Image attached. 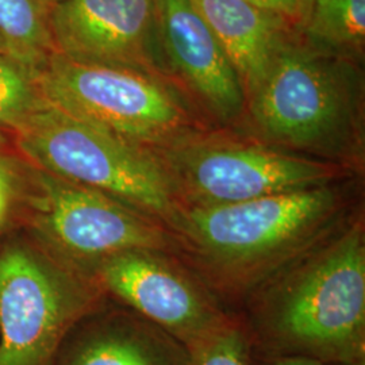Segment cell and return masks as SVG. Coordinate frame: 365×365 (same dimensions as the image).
Returning a JSON list of instances; mask_svg holds the SVG:
<instances>
[{
    "mask_svg": "<svg viewBox=\"0 0 365 365\" xmlns=\"http://www.w3.org/2000/svg\"><path fill=\"white\" fill-rule=\"evenodd\" d=\"M253 357L365 361V222L360 209L247 298Z\"/></svg>",
    "mask_w": 365,
    "mask_h": 365,
    "instance_id": "6da1fadb",
    "label": "cell"
},
{
    "mask_svg": "<svg viewBox=\"0 0 365 365\" xmlns=\"http://www.w3.org/2000/svg\"><path fill=\"white\" fill-rule=\"evenodd\" d=\"M351 180L242 203L180 210L176 256L220 300H245L351 215Z\"/></svg>",
    "mask_w": 365,
    "mask_h": 365,
    "instance_id": "7a4b0ae2",
    "label": "cell"
},
{
    "mask_svg": "<svg viewBox=\"0 0 365 365\" xmlns=\"http://www.w3.org/2000/svg\"><path fill=\"white\" fill-rule=\"evenodd\" d=\"M364 90L361 60L313 43L302 29H295L260 84L247 95L235 129L264 144L360 175Z\"/></svg>",
    "mask_w": 365,
    "mask_h": 365,
    "instance_id": "3957f363",
    "label": "cell"
},
{
    "mask_svg": "<svg viewBox=\"0 0 365 365\" xmlns=\"http://www.w3.org/2000/svg\"><path fill=\"white\" fill-rule=\"evenodd\" d=\"M152 152L180 210L235 205L357 176L339 164L264 144L232 128L211 126Z\"/></svg>",
    "mask_w": 365,
    "mask_h": 365,
    "instance_id": "277c9868",
    "label": "cell"
},
{
    "mask_svg": "<svg viewBox=\"0 0 365 365\" xmlns=\"http://www.w3.org/2000/svg\"><path fill=\"white\" fill-rule=\"evenodd\" d=\"M45 103L149 150L211 128L170 78L81 66L53 53L36 75Z\"/></svg>",
    "mask_w": 365,
    "mask_h": 365,
    "instance_id": "5b68a950",
    "label": "cell"
},
{
    "mask_svg": "<svg viewBox=\"0 0 365 365\" xmlns=\"http://www.w3.org/2000/svg\"><path fill=\"white\" fill-rule=\"evenodd\" d=\"M11 134L34 167L118 199L164 223L167 229L180 211L165 170L149 149L48 103Z\"/></svg>",
    "mask_w": 365,
    "mask_h": 365,
    "instance_id": "8992f818",
    "label": "cell"
},
{
    "mask_svg": "<svg viewBox=\"0 0 365 365\" xmlns=\"http://www.w3.org/2000/svg\"><path fill=\"white\" fill-rule=\"evenodd\" d=\"M95 280L25 232L0 245V365H54L69 331L101 309Z\"/></svg>",
    "mask_w": 365,
    "mask_h": 365,
    "instance_id": "52a82bcc",
    "label": "cell"
},
{
    "mask_svg": "<svg viewBox=\"0 0 365 365\" xmlns=\"http://www.w3.org/2000/svg\"><path fill=\"white\" fill-rule=\"evenodd\" d=\"M22 232L90 277L98 265L122 253L155 250L176 255L175 240L164 223L37 167L36 190Z\"/></svg>",
    "mask_w": 365,
    "mask_h": 365,
    "instance_id": "ba28073f",
    "label": "cell"
},
{
    "mask_svg": "<svg viewBox=\"0 0 365 365\" xmlns=\"http://www.w3.org/2000/svg\"><path fill=\"white\" fill-rule=\"evenodd\" d=\"M98 287L123 302L133 313L167 331L185 348L232 315L176 255L128 252L92 271Z\"/></svg>",
    "mask_w": 365,
    "mask_h": 365,
    "instance_id": "9c48e42d",
    "label": "cell"
},
{
    "mask_svg": "<svg viewBox=\"0 0 365 365\" xmlns=\"http://www.w3.org/2000/svg\"><path fill=\"white\" fill-rule=\"evenodd\" d=\"M48 25L53 52L72 63L172 80L155 0H57L49 7Z\"/></svg>",
    "mask_w": 365,
    "mask_h": 365,
    "instance_id": "30bf717a",
    "label": "cell"
},
{
    "mask_svg": "<svg viewBox=\"0 0 365 365\" xmlns=\"http://www.w3.org/2000/svg\"><path fill=\"white\" fill-rule=\"evenodd\" d=\"M170 78L215 128L238 125L245 92L235 68L191 0H155Z\"/></svg>",
    "mask_w": 365,
    "mask_h": 365,
    "instance_id": "8fae6325",
    "label": "cell"
},
{
    "mask_svg": "<svg viewBox=\"0 0 365 365\" xmlns=\"http://www.w3.org/2000/svg\"><path fill=\"white\" fill-rule=\"evenodd\" d=\"M54 365H190V354L141 315L102 306L69 331Z\"/></svg>",
    "mask_w": 365,
    "mask_h": 365,
    "instance_id": "7c38bea8",
    "label": "cell"
},
{
    "mask_svg": "<svg viewBox=\"0 0 365 365\" xmlns=\"http://www.w3.org/2000/svg\"><path fill=\"white\" fill-rule=\"evenodd\" d=\"M241 80L245 98L265 76L294 27L247 0H191Z\"/></svg>",
    "mask_w": 365,
    "mask_h": 365,
    "instance_id": "4fadbf2b",
    "label": "cell"
},
{
    "mask_svg": "<svg viewBox=\"0 0 365 365\" xmlns=\"http://www.w3.org/2000/svg\"><path fill=\"white\" fill-rule=\"evenodd\" d=\"M48 0H0V39L16 61L34 75L52 56Z\"/></svg>",
    "mask_w": 365,
    "mask_h": 365,
    "instance_id": "5bb4252c",
    "label": "cell"
},
{
    "mask_svg": "<svg viewBox=\"0 0 365 365\" xmlns=\"http://www.w3.org/2000/svg\"><path fill=\"white\" fill-rule=\"evenodd\" d=\"M302 31L313 43L363 61L365 0H314Z\"/></svg>",
    "mask_w": 365,
    "mask_h": 365,
    "instance_id": "9a60e30c",
    "label": "cell"
},
{
    "mask_svg": "<svg viewBox=\"0 0 365 365\" xmlns=\"http://www.w3.org/2000/svg\"><path fill=\"white\" fill-rule=\"evenodd\" d=\"M36 190V167L10 131L0 130V245L24 230Z\"/></svg>",
    "mask_w": 365,
    "mask_h": 365,
    "instance_id": "2e32d148",
    "label": "cell"
},
{
    "mask_svg": "<svg viewBox=\"0 0 365 365\" xmlns=\"http://www.w3.org/2000/svg\"><path fill=\"white\" fill-rule=\"evenodd\" d=\"M43 103L36 75L10 54L0 53V130H15Z\"/></svg>",
    "mask_w": 365,
    "mask_h": 365,
    "instance_id": "e0dca14e",
    "label": "cell"
},
{
    "mask_svg": "<svg viewBox=\"0 0 365 365\" xmlns=\"http://www.w3.org/2000/svg\"><path fill=\"white\" fill-rule=\"evenodd\" d=\"M187 351L190 365H252L253 361L248 331L237 315H230Z\"/></svg>",
    "mask_w": 365,
    "mask_h": 365,
    "instance_id": "ac0fdd59",
    "label": "cell"
},
{
    "mask_svg": "<svg viewBox=\"0 0 365 365\" xmlns=\"http://www.w3.org/2000/svg\"><path fill=\"white\" fill-rule=\"evenodd\" d=\"M264 11L283 18L294 27L303 29L307 24L314 0H247Z\"/></svg>",
    "mask_w": 365,
    "mask_h": 365,
    "instance_id": "d6986e66",
    "label": "cell"
},
{
    "mask_svg": "<svg viewBox=\"0 0 365 365\" xmlns=\"http://www.w3.org/2000/svg\"><path fill=\"white\" fill-rule=\"evenodd\" d=\"M252 365H325L310 359L302 357H272V359H257L253 357Z\"/></svg>",
    "mask_w": 365,
    "mask_h": 365,
    "instance_id": "ffe728a7",
    "label": "cell"
},
{
    "mask_svg": "<svg viewBox=\"0 0 365 365\" xmlns=\"http://www.w3.org/2000/svg\"><path fill=\"white\" fill-rule=\"evenodd\" d=\"M331 365H365V361H354V363H341V364Z\"/></svg>",
    "mask_w": 365,
    "mask_h": 365,
    "instance_id": "44dd1931",
    "label": "cell"
},
{
    "mask_svg": "<svg viewBox=\"0 0 365 365\" xmlns=\"http://www.w3.org/2000/svg\"><path fill=\"white\" fill-rule=\"evenodd\" d=\"M0 53H7L6 52V48H4V45H3V42H1V39H0Z\"/></svg>",
    "mask_w": 365,
    "mask_h": 365,
    "instance_id": "7402d4cb",
    "label": "cell"
},
{
    "mask_svg": "<svg viewBox=\"0 0 365 365\" xmlns=\"http://www.w3.org/2000/svg\"><path fill=\"white\" fill-rule=\"evenodd\" d=\"M49 1V4H52V3H54V1H57V0H48Z\"/></svg>",
    "mask_w": 365,
    "mask_h": 365,
    "instance_id": "603a6c76",
    "label": "cell"
}]
</instances>
